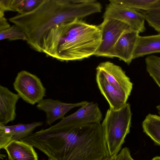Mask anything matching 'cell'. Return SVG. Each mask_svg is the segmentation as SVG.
Masks as SVG:
<instances>
[{"instance_id": "e0dca14e", "label": "cell", "mask_w": 160, "mask_h": 160, "mask_svg": "<svg viewBox=\"0 0 160 160\" xmlns=\"http://www.w3.org/2000/svg\"><path fill=\"white\" fill-rule=\"evenodd\" d=\"M143 132L158 145L160 146V116L148 114L142 124Z\"/></svg>"}, {"instance_id": "6da1fadb", "label": "cell", "mask_w": 160, "mask_h": 160, "mask_svg": "<svg viewBox=\"0 0 160 160\" xmlns=\"http://www.w3.org/2000/svg\"><path fill=\"white\" fill-rule=\"evenodd\" d=\"M24 141L52 160H102L110 156L100 122L68 128L52 125L32 133Z\"/></svg>"}, {"instance_id": "d4e9b609", "label": "cell", "mask_w": 160, "mask_h": 160, "mask_svg": "<svg viewBox=\"0 0 160 160\" xmlns=\"http://www.w3.org/2000/svg\"><path fill=\"white\" fill-rule=\"evenodd\" d=\"M10 27L7 19L4 16L0 17V31L6 29Z\"/></svg>"}, {"instance_id": "5b68a950", "label": "cell", "mask_w": 160, "mask_h": 160, "mask_svg": "<svg viewBox=\"0 0 160 160\" xmlns=\"http://www.w3.org/2000/svg\"><path fill=\"white\" fill-rule=\"evenodd\" d=\"M13 86L20 98L32 105L38 103L46 96V89L40 79L25 70L18 73Z\"/></svg>"}, {"instance_id": "9c48e42d", "label": "cell", "mask_w": 160, "mask_h": 160, "mask_svg": "<svg viewBox=\"0 0 160 160\" xmlns=\"http://www.w3.org/2000/svg\"><path fill=\"white\" fill-rule=\"evenodd\" d=\"M96 70L100 71L116 90L129 96L133 83L121 67L110 62L106 61L100 63Z\"/></svg>"}, {"instance_id": "3957f363", "label": "cell", "mask_w": 160, "mask_h": 160, "mask_svg": "<svg viewBox=\"0 0 160 160\" xmlns=\"http://www.w3.org/2000/svg\"><path fill=\"white\" fill-rule=\"evenodd\" d=\"M101 39L99 26L76 19L48 31L41 41L39 52L61 61L82 60L95 55Z\"/></svg>"}, {"instance_id": "52a82bcc", "label": "cell", "mask_w": 160, "mask_h": 160, "mask_svg": "<svg viewBox=\"0 0 160 160\" xmlns=\"http://www.w3.org/2000/svg\"><path fill=\"white\" fill-rule=\"evenodd\" d=\"M103 18L120 21L139 33L143 32L146 30L145 19L142 10L128 8L109 2L106 8Z\"/></svg>"}, {"instance_id": "ffe728a7", "label": "cell", "mask_w": 160, "mask_h": 160, "mask_svg": "<svg viewBox=\"0 0 160 160\" xmlns=\"http://www.w3.org/2000/svg\"><path fill=\"white\" fill-rule=\"evenodd\" d=\"M42 0H12L11 7L13 11L23 14L32 11L41 2Z\"/></svg>"}, {"instance_id": "484cf974", "label": "cell", "mask_w": 160, "mask_h": 160, "mask_svg": "<svg viewBox=\"0 0 160 160\" xmlns=\"http://www.w3.org/2000/svg\"><path fill=\"white\" fill-rule=\"evenodd\" d=\"M117 155H114L112 156H109L102 160H115Z\"/></svg>"}, {"instance_id": "d6986e66", "label": "cell", "mask_w": 160, "mask_h": 160, "mask_svg": "<svg viewBox=\"0 0 160 160\" xmlns=\"http://www.w3.org/2000/svg\"><path fill=\"white\" fill-rule=\"evenodd\" d=\"M145 62L147 72L160 88V57L148 55L145 58Z\"/></svg>"}, {"instance_id": "7a4b0ae2", "label": "cell", "mask_w": 160, "mask_h": 160, "mask_svg": "<svg viewBox=\"0 0 160 160\" xmlns=\"http://www.w3.org/2000/svg\"><path fill=\"white\" fill-rule=\"evenodd\" d=\"M98 11L94 0H42L33 10L18 14L9 20L25 34L31 48L39 52L42 40L54 27Z\"/></svg>"}, {"instance_id": "ac0fdd59", "label": "cell", "mask_w": 160, "mask_h": 160, "mask_svg": "<svg viewBox=\"0 0 160 160\" xmlns=\"http://www.w3.org/2000/svg\"><path fill=\"white\" fill-rule=\"evenodd\" d=\"M109 1L128 8L145 11L160 7V0H110Z\"/></svg>"}, {"instance_id": "4fadbf2b", "label": "cell", "mask_w": 160, "mask_h": 160, "mask_svg": "<svg viewBox=\"0 0 160 160\" xmlns=\"http://www.w3.org/2000/svg\"><path fill=\"white\" fill-rule=\"evenodd\" d=\"M96 81L101 93L108 102L110 108L118 110L127 103L129 97L116 90L98 70H96Z\"/></svg>"}, {"instance_id": "8fae6325", "label": "cell", "mask_w": 160, "mask_h": 160, "mask_svg": "<svg viewBox=\"0 0 160 160\" xmlns=\"http://www.w3.org/2000/svg\"><path fill=\"white\" fill-rule=\"evenodd\" d=\"M139 33L130 28L126 30L114 46L112 58H118L129 65L133 59V53Z\"/></svg>"}, {"instance_id": "f546056e", "label": "cell", "mask_w": 160, "mask_h": 160, "mask_svg": "<svg viewBox=\"0 0 160 160\" xmlns=\"http://www.w3.org/2000/svg\"></svg>"}, {"instance_id": "2e32d148", "label": "cell", "mask_w": 160, "mask_h": 160, "mask_svg": "<svg viewBox=\"0 0 160 160\" xmlns=\"http://www.w3.org/2000/svg\"><path fill=\"white\" fill-rule=\"evenodd\" d=\"M154 53H160V34L139 36L133 55V59Z\"/></svg>"}, {"instance_id": "7402d4cb", "label": "cell", "mask_w": 160, "mask_h": 160, "mask_svg": "<svg viewBox=\"0 0 160 160\" xmlns=\"http://www.w3.org/2000/svg\"><path fill=\"white\" fill-rule=\"evenodd\" d=\"M142 12L149 26L160 34V7Z\"/></svg>"}, {"instance_id": "603a6c76", "label": "cell", "mask_w": 160, "mask_h": 160, "mask_svg": "<svg viewBox=\"0 0 160 160\" xmlns=\"http://www.w3.org/2000/svg\"><path fill=\"white\" fill-rule=\"evenodd\" d=\"M115 160H135L131 157L129 148L125 147L117 155Z\"/></svg>"}, {"instance_id": "cb8c5ba5", "label": "cell", "mask_w": 160, "mask_h": 160, "mask_svg": "<svg viewBox=\"0 0 160 160\" xmlns=\"http://www.w3.org/2000/svg\"><path fill=\"white\" fill-rule=\"evenodd\" d=\"M12 0H0V17L4 16V12L8 11H13L11 7Z\"/></svg>"}, {"instance_id": "30bf717a", "label": "cell", "mask_w": 160, "mask_h": 160, "mask_svg": "<svg viewBox=\"0 0 160 160\" xmlns=\"http://www.w3.org/2000/svg\"><path fill=\"white\" fill-rule=\"evenodd\" d=\"M88 102L82 101L76 103L63 102L51 98L43 99L37 105V108L46 114V123L50 125L55 121L65 117V115L72 109L81 107Z\"/></svg>"}, {"instance_id": "4316f807", "label": "cell", "mask_w": 160, "mask_h": 160, "mask_svg": "<svg viewBox=\"0 0 160 160\" xmlns=\"http://www.w3.org/2000/svg\"><path fill=\"white\" fill-rule=\"evenodd\" d=\"M151 160H160V156H157L154 157Z\"/></svg>"}, {"instance_id": "ba28073f", "label": "cell", "mask_w": 160, "mask_h": 160, "mask_svg": "<svg viewBox=\"0 0 160 160\" xmlns=\"http://www.w3.org/2000/svg\"><path fill=\"white\" fill-rule=\"evenodd\" d=\"M102 113L97 103L87 102L74 113L53 125L58 128L70 127L100 122Z\"/></svg>"}, {"instance_id": "83f0119b", "label": "cell", "mask_w": 160, "mask_h": 160, "mask_svg": "<svg viewBox=\"0 0 160 160\" xmlns=\"http://www.w3.org/2000/svg\"><path fill=\"white\" fill-rule=\"evenodd\" d=\"M156 108L158 110V112L160 116V104L157 106Z\"/></svg>"}, {"instance_id": "f1b7e54d", "label": "cell", "mask_w": 160, "mask_h": 160, "mask_svg": "<svg viewBox=\"0 0 160 160\" xmlns=\"http://www.w3.org/2000/svg\"><path fill=\"white\" fill-rule=\"evenodd\" d=\"M48 160H51V159H48Z\"/></svg>"}, {"instance_id": "277c9868", "label": "cell", "mask_w": 160, "mask_h": 160, "mask_svg": "<svg viewBox=\"0 0 160 160\" xmlns=\"http://www.w3.org/2000/svg\"><path fill=\"white\" fill-rule=\"evenodd\" d=\"M132 113L130 105L126 103L118 110L108 109L101 124L110 156L117 155L130 132Z\"/></svg>"}, {"instance_id": "8992f818", "label": "cell", "mask_w": 160, "mask_h": 160, "mask_svg": "<svg viewBox=\"0 0 160 160\" xmlns=\"http://www.w3.org/2000/svg\"><path fill=\"white\" fill-rule=\"evenodd\" d=\"M99 26L101 41L94 55L112 58L114 46L122 33L129 27L122 22L111 18H104Z\"/></svg>"}, {"instance_id": "44dd1931", "label": "cell", "mask_w": 160, "mask_h": 160, "mask_svg": "<svg viewBox=\"0 0 160 160\" xmlns=\"http://www.w3.org/2000/svg\"><path fill=\"white\" fill-rule=\"evenodd\" d=\"M5 39L26 41L27 38L25 34L18 26L14 24L6 29L0 31V40Z\"/></svg>"}, {"instance_id": "7c38bea8", "label": "cell", "mask_w": 160, "mask_h": 160, "mask_svg": "<svg viewBox=\"0 0 160 160\" xmlns=\"http://www.w3.org/2000/svg\"><path fill=\"white\" fill-rule=\"evenodd\" d=\"M43 123L41 122H34L30 123L8 126L0 123V149H4L11 142L20 140L28 136Z\"/></svg>"}, {"instance_id": "5bb4252c", "label": "cell", "mask_w": 160, "mask_h": 160, "mask_svg": "<svg viewBox=\"0 0 160 160\" xmlns=\"http://www.w3.org/2000/svg\"><path fill=\"white\" fill-rule=\"evenodd\" d=\"M19 95L0 85V123L6 125L16 118V105Z\"/></svg>"}, {"instance_id": "9a60e30c", "label": "cell", "mask_w": 160, "mask_h": 160, "mask_svg": "<svg viewBox=\"0 0 160 160\" xmlns=\"http://www.w3.org/2000/svg\"><path fill=\"white\" fill-rule=\"evenodd\" d=\"M33 147L20 140L11 142L4 148L9 160H38Z\"/></svg>"}]
</instances>
